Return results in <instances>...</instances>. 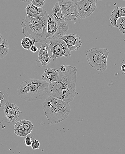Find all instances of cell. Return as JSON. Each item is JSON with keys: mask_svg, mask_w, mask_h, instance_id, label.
I'll list each match as a JSON object with an SVG mask.
<instances>
[{"mask_svg": "<svg viewBox=\"0 0 125 154\" xmlns=\"http://www.w3.org/2000/svg\"><path fill=\"white\" fill-rule=\"evenodd\" d=\"M77 72L76 67L61 65L59 71L58 81L49 84L47 93L48 96L68 103L72 101L77 94Z\"/></svg>", "mask_w": 125, "mask_h": 154, "instance_id": "obj_1", "label": "cell"}, {"mask_svg": "<svg viewBox=\"0 0 125 154\" xmlns=\"http://www.w3.org/2000/svg\"><path fill=\"white\" fill-rule=\"evenodd\" d=\"M45 114L51 124L60 123L67 118L70 112L69 103L48 96L42 103Z\"/></svg>", "mask_w": 125, "mask_h": 154, "instance_id": "obj_2", "label": "cell"}, {"mask_svg": "<svg viewBox=\"0 0 125 154\" xmlns=\"http://www.w3.org/2000/svg\"><path fill=\"white\" fill-rule=\"evenodd\" d=\"M49 15L43 17H32L26 16L21 22L23 34L35 41L41 43L47 39V19Z\"/></svg>", "mask_w": 125, "mask_h": 154, "instance_id": "obj_3", "label": "cell"}, {"mask_svg": "<svg viewBox=\"0 0 125 154\" xmlns=\"http://www.w3.org/2000/svg\"><path fill=\"white\" fill-rule=\"evenodd\" d=\"M49 84L42 80L28 79L20 83L17 93L21 98L27 102L41 100L47 94Z\"/></svg>", "mask_w": 125, "mask_h": 154, "instance_id": "obj_4", "label": "cell"}, {"mask_svg": "<svg viewBox=\"0 0 125 154\" xmlns=\"http://www.w3.org/2000/svg\"><path fill=\"white\" fill-rule=\"evenodd\" d=\"M110 52L107 48L93 47L86 53L89 64L97 71H105L107 68V58Z\"/></svg>", "mask_w": 125, "mask_h": 154, "instance_id": "obj_5", "label": "cell"}, {"mask_svg": "<svg viewBox=\"0 0 125 154\" xmlns=\"http://www.w3.org/2000/svg\"><path fill=\"white\" fill-rule=\"evenodd\" d=\"M50 40L48 43V48L52 53V55L50 57L51 59L55 60L58 58L62 57H65L67 58L71 57V51L63 40L60 38Z\"/></svg>", "mask_w": 125, "mask_h": 154, "instance_id": "obj_6", "label": "cell"}, {"mask_svg": "<svg viewBox=\"0 0 125 154\" xmlns=\"http://www.w3.org/2000/svg\"><path fill=\"white\" fill-rule=\"evenodd\" d=\"M66 21L77 20L78 12L76 3L70 0H58Z\"/></svg>", "mask_w": 125, "mask_h": 154, "instance_id": "obj_7", "label": "cell"}, {"mask_svg": "<svg viewBox=\"0 0 125 154\" xmlns=\"http://www.w3.org/2000/svg\"><path fill=\"white\" fill-rule=\"evenodd\" d=\"M97 0H80L76 2L78 17L83 19L93 14L97 8Z\"/></svg>", "mask_w": 125, "mask_h": 154, "instance_id": "obj_8", "label": "cell"}, {"mask_svg": "<svg viewBox=\"0 0 125 154\" xmlns=\"http://www.w3.org/2000/svg\"><path fill=\"white\" fill-rule=\"evenodd\" d=\"M3 111L6 118L12 122L16 121L22 113L17 105L12 103H6L4 106Z\"/></svg>", "mask_w": 125, "mask_h": 154, "instance_id": "obj_9", "label": "cell"}, {"mask_svg": "<svg viewBox=\"0 0 125 154\" xmlns=\"http://www.w3.org/2000/svg\"><path fill=\"white\" fill-rule=\"evenodd\" d=\"M60 39L66 43L70 51L78 50L82 46L83 44L80 36L74 33L66 34L61 37Z\"/></svg>", "mask_w": 125, "mask_h": 154, "instance_id": "obj_10", "label": "cell"}, {"mask_svg": "<svg viewBox=\"0 0 125 154\" xmlns=\"http://www.w3.org/2000/svg\"><path fill=\"white\" fill-rule=\"evenodd\" d=\"M26 11L28 16L32 17H43L48 14L45 9L37 7L32 4L27 6Z\"/></svg>", "mask_w": 125, "mask_h": 154, "instance_id": "obj_11", "label": "cell"}, {"mask_svg": "<svg viewBox=\"0 0 125 154\" xmlns=\"http://www.w3.org/2000/svg\"><path fill=\"white\" fill-rule=\"evenodd\" d=\"M48 43L45 42L41 46L39 51L38 59L43 67L47 66L51 62V59L48 54Z\"/></svg>", "mask_w": 125, "mask_h": 154, "instance_id": "obj_12", "label": "cell"}, {"mask_svg": "<svg viewBox=\"0 0 125 154\" xmlns=\"http://www.w3.org/2000/svg\"><path fill=\"white\" fill-rule=\"evenodd\" d=\"M59 71L57 69L47 68L45 69L42 75V80L47 83L57 82L58 79Z\"/></svg>", "mask_w": 125, "mask_h": 154, "instance_id": "obj_13", "label": "cell"}, {"mask_svg": "<svg viewBox=\"0 0 125 154\" xmlns=\"http://www.w3.org/2000/svg\"><path fill=\"white\" fill-rule=\"evenodd\" d=\"M58 27L56 33L53 36L48 38V40L59 39L66 35L69 30V26L67 21L58 22Z\"/></svg>", "mask_w": 125, "mask_h": 154, "instance_id": "obj_14", "label": "cell"}, {"mask_svg": "<svg viewBox=\"0 0 125 154\" xmlns=\"http://www.w3.org/2000/svg\"><path fill=\"white\" fill-rule=\"evenodd\" d=\"M58 27V22L55 20L54 18H51L50 16L48 17L47 19V39L53 36L57 30Z\"/></svg>", "mask_w": 125, "mask_h": 154, "instance_id": "obj_15", "label": "cell"}, {"mask_svg": "<svg viewBox=\"0 0 125 154\" xmlns=\"http://www.w3.org/2000/svg\"><path fill=\"white\" fill-rule=\"evenodd\" d=\"M52 16L54 19L57 22H63L66 21L58 1L55 4L52 9Z\"/></svg>", "mask_w": 125, "mask_h": 154, "instance_id": "obj_16", "label": "cell"}, {"mask_svg": "<svg viewBox=\"0 0 125 154\" xmlns=\"http://www.w3.org/2000/svg\"><path fill=\"white\" fill-rule=\"evenodd\" d=\"M14 131L17 136L20 137H25L27 136L26 133V131L23 126L22 120L17 121L14 125Z\"/></svg>", "mask_w": 125, "mask_h": 154, "instance_id": "obj_17", "label": "cell"}, {"mask_svg": "<svg viewBox=\"0 0 125 154\" xmlns=\"http://www.w3.org/2000/svg\"><path fill=\"white\" fill-rule=\"evenodd\" d=\"M10 47L7 40L4 39L2 43L0 45V59L6 57L9 52Z\"/></svg>", "mask_w": 125, "mask_h": 154, "instance_id": "obj_18", "label": "cell"}, {"mask_svg": "<svg viewBox=\"0 0 125 154\" xmlns=\"http://www.w3.org/2000/svg\"><path fill=\"white\" fill-rule=\"evenodd\" d=\"M35 42L28 37H25L22 39L21 42V45L22 48L26 50H30L32 46L34 45Z\"/></svg>", "mask_w": 125, "mask_h": 154, "instance_id": "obj_19", "label": "cell"}, {"mask_svg": "<svg viewBox=\"0 0 125 154\" xmlns=\"http://www.w3.org/2000/svg\"><path fill=\"white\" fill-rule=\"evenodd\" d=\"M119 17H120L118 16L117 7H116L113 10L109 17L111 25L113 27L117 28L116 25L117 20Z\"/></svg>", "mask_w": 125, "mask_h": 154, "instance_id": "obj_20", "label": "cell"}, {"mask_svg": "<svg viewBox=\"0 0 125 154\" xmlns=\"http://www.w3.org/2000/svg\"><path fill=\"white\" fill-rule=\"evenodd\" d=\"M116 25L121 33L125 36V17H119L117 20Z\"/></svg>", "mask_w": 125, "mask_h": 154, "instance_id": "obj_21", "label": "cell"}, {"mask_svg": "<svg viewBox=\"0 0 125 154\" xmlns=\"http://www.w3.org/2000/svg\"><path fill=\"white\" fill-rule=\"evenodd\" d=\"M22 121L26 133L27 135L30 134L34 127L33 124H32L31 121L27 119H22Z\"/></svg>", "mask_w": 125, "mask_h": 154, "instance_id": "obj_22", "label": "cell"}, {"mask_svg": "<svg viewBox=\"0 0 125 154\" xmlns=\"http://www.w3.org/2000/svg\"><path fill=\"white\" fill-rule=\"evenodd\" d=\"M32 4L37 7L42 8L45 3V0H30Z\"/></svg>", "mask_w": 125, "mask_h": 154, "instance_id": "obj_23", "label": "cell"}, {"mask_svg": "<svg viewBox=\"0 0 125 154\" xmlns=\"http://www.w3.org/2000/svg\"><path fill=\"white\" fill-rule=\"evenodd\" d=\"M40 142L37 140H33L32 142L31 147L33 150H37L40 148Z\"/></svg>", "mask_w": 125, "mask_h": 154, "instance_id": "obj_24", "label": "cell"}, {"mask_svg": "<svg viewBox=\"0 0 125 154\" xmlns=\"http://www.w3.org/2000/svg\"><path fill=\"white\" fill-rule=\"evenodd\" d=\"M117 9L119 17H125V7H117Z\"/></svg>", "mask_w": 125, "mask_h": 154, "instance_id": "obj_25", "label": "cell"}, {"mask_svg": "<svg viewBox=\"0 0 125 154\" xmlns=\"http://www.w3.org/2000/svg\"><path fill=\"white\" fill-rule=\"evenodd\" d=\"M32 142V141L31 137H29V136L26 137L25 139V143L27 146H30L31 145Z\"/></svg>", "mask_w": 125, "mask_h": 154, "instance_id": "obj_26", "label": "cell"}, {"mask_svg": "<svg viewBox=\"0 0 125 154\" xmlns=\"http://www.w3.org/2000/svg\"><path fill=\"white\" fill-rule=\"evenodd\" d=\"M30 50L31 51L32 53H35L38 51V48L36 46L33 45L30 48Z\"/></svg>", "mask_w": 125, "mask_h": 154, "instance_id": "obj_27", "label": "cell"}, {"mask_svg": "<svg viewBox=\"0 0 125 154\" xmlns=\"http://www.w3.org/2000/svg\"><path fill=\"white\" fill-rule=\"evenodd\" d=\"M121 70L125 73V64L122 65L121 67Z\"/></svg>", "mask_w": 125, "mask_h": 154, "instance_id": "obj_28", "label": "cell"}, {"mask_svg": "<svg viewBox=\"0 0 125 154\" xmlns=\"http://www.w3.org/2000/svg\"><path fill=\"white\" fill-rule=\"evenodd\" d=\"M3 36H2V34H1V33H0V45H1V44L2 43V42L3 41Z\"/></svg>", "mask_w": 125, "mask_h": 154, "instance_id": "obj_29", "label": "cell"}, {"mask_svg": "<svg viewBox=\"0 0 125 154\" xmlns=\"http://www.w3.org/2000/svg\"><path fill=\"white\" fill-rule=\"evenodd\" d=\"M20 1H21V2H30V0H20Z\"/></svg>", "mask_w": 125, "mask_h": 154, "instance_id": "obj_30", "label": "cell"}, {"mask_svg": "<svg viewBox=\"0 0 125 154\" xmlns=\"http://www.w3.org/2000/svg\"><path fill=\"white\" fill-rule=\"evenodd\" d=\"M70 1H73V2H78V1H80V0H70Z\"/></svg>", "mask_w": 125, "mask_h": 154, "instance_id": "obj_31", "label": "cell"}, {"mask_svg": "<svg viewBox=\"0 0 125 154\" xmlns=\"http://www.w3.org/2000/svg\"><path fill=\"white\" fill-rule=\"evenodd\" d=\"M123 1H125V0H123Z\"/></svg>", "mask_w": 125, "mask_h": 154, "instance_id": "obj_32", "label": "cell"}]
</instances>
